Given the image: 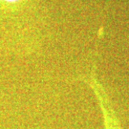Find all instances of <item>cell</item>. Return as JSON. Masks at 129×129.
<instances>
[{
	"label": "cell",
	"instance_id": "7a4b0ae2",
	"mask_svg": "<svg viewBox=\"0 0 129 129\" xmlns=\"http://www.w3.org/2000/svg\"><path fill=\"white\" fill-rule=\"evenodd\" d=\"M91 88L102 113L103 129H122L119 116L116 112L110 97L104 86L98 78L95 69L82 79Z\"/></svg>",
	"mask_w": 129,
	"mask_h": 129
},
{
	"label": "cell",
	"instance_id": "6da1fadb",
	"mask_svg": "<svg viewBox=\"0 0 129 129\" xmlns=\"http://www.w3.org/2000/svg\"><path fill=\"white\" fill-rule=\"evenodd\" d=\"M45 0H0V52L37 51L45 35Z\"/></svg>",
	"mask_w": 129,
	"mask_h": 129
}]
</instances>
